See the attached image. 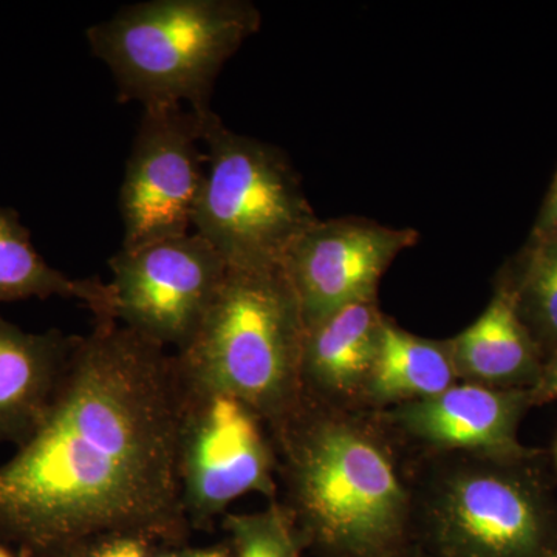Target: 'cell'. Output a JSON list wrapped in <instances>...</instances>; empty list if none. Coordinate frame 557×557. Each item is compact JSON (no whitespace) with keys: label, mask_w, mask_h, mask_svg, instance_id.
I'll list each match as a JSON object with an SVG mask.
<instances>
[{"label":"cell","mask_w":557,"mask_h":557,"mask_svg":"<svg viewBox=\"0 0 557 557\" xmlns=\"http://www.w3.org/2000/svg\"><path fill=\"white\" fill-rule=\"evenodd\" d=\"M186 387L174 354L120 322L75 336L42 423L0 467V537L79 557L115 536L182 541Z\"/></svg>","instance_id":"1"},{"label":"cell","mask_w":557,"mask_h":557,"mask_svg":"<svg viewBox=\"0 0 557 557\" xmlns=\"http://www.w3.org/2000/svg\"><path fill=\"white\" fill-rule=\"evenodd\" d=\"M75 336L27 333L0 317V442L30 438L49 412Z\"/></svg>","instance_id":"13"},{"label":"cell","mask_w":557,"mask_h":557,"mask_svg":"<svg viewBox=\"0 0 557 557\" xmlns=\"http://www.w3.org/2000/svg\"><path fill=\"white\" fill-rule=\"evenodd\" d=\"M523 324L544 359L557 351V239L528 240L500 271Z\"/></svg>","instance_id":"17"},{"label":"cell","mask_w":557,"mask_h":557,"mask_svg":"<svg viewBox=\"0 0 557 557\" xmlns=\"http://www.w3.org/2000/svg\"><path fill=\"white\" fill-rule=\"evenodd\" d=\"M306 324L284 267H230L175 364L188 391L239 399L270 428L302 401Z\"/></svg>","instance_id":"3"},{"label":"cell","mask_w":557,"mask_h":557,"mask_svg":"<svg viewBox=\"0 0 557 557\" xmlns=\"http://www.w3.org/2000/svg\"><path fill=\"white\" fill-rule=\"evenodd\" d=\"M152 557H231V549L226 547H211L193 549V552L168 553Z\"/></svg>","instance_id":"22"},{"label":"cell","mask_w":557,"mask_h":557,"mask_svg":"<svg viewBox=\"0 0 557 557\" xmlns=\"http://www.w3.org/2000/svg\"><path fill=\"white\" fill-rule=\"evenodd\" d=\"M205 150L194 233L228 267L282 265L292 245L319 220L287 153L231 131L214 112L205 126Z\"/></svg>","instance_id":"5"},{"label":"cell","mask_w":557,"mask_h":557,"mask_svg":"<svg viewBox=\"0 0 557 557\" xmlns=\"http://www.w3.org/2000/svg\"><path fill=\"white\" fill-rule=\"evenodd\" d=\"M531 408L528 388L457 383L434 397L395 406L383 417L432 450L519 460L539 454L519 442L520 421Z\"/></svg>","instance_id":"11"},{"label":"cell","mask_w":557,"mask_h":557,"mask_svg":"<svg viewBox=\"0 0 557 557\" xmlns=\"http://www.w3.org/2000/svg\"><path fill=\"white\" fill-rule=\"evenodd\" d=\"M113 319L159 346L182 350L218 296L228 263L197 233L120 249L109 260Z\"/></svg>","instance_id":"8"},{"label":"cell","mask_w":557,"mask_h":557,"mask_svg":"<svg viewBox=\"0 0 557 557\" xmlns=\"http://www.w3.org/2000/svg\"><path fill=\"white\" fill-rule=\"evenodd\" d=\"M418 239L416 230L369 219H319L282 262L306 329L343 307L376 299L381 277Z\"/></svg>","instance_id":"10"},{"label":"cell","mask_w":557,"mask_h":557,"mask_svg":"<svg viewBox=\"0 0 557 557\" xmlns=\"http://www.w3.org/2000/svg\"><path fill=\"white\" fill-rule=\"evenodd\" d=\"M530 239L533 240H556L557 239V172L553 180L552 188L548 190L547 199L541 209V214Z\"/></svg>","instance_id":"21"},{"label":"cell","mask_w":557,"mask_h":557,"mask_svg":"<svg viewBox=\"0 0 557 557\" xmlns=\"http://www.w3.org/2000/svg\"><path fill=\"white\" fill-rule=\"evenodd\" d=\"M236 557H300L304 545L285 505L226 516L223 522Z\"/></svg>","instance_id":"18"},{"label":"cell","mask_w":557,"mask_h":557,"mask_svg":"<svg viewBox=\"0 0 557 557\" xmlns=\"http://www.w3.org/2000/svg\"><path fill=\"white\" fill-rule=\"evenodd\" d=\"M449 344L460 383L530 391L545 361L511 292L498 278L485 311Z\"/></svg>","instance_id":"14"},{"label":"cell","mask_w":557,"mask_h":557,"mask_svg":"<svg viewBox=\"0 0 557 557\" xmlns=\"http://www.w3.org/2000/svg\"><path fill=\"white\" fill-rule=\"evenodd\" d=\"M79 557H152L150 542L137 536H115L91 545Z\"/></svg>","instance_id":"19"},{"label":"cell","mask_w":557,"mask_h":557,"mask_svg":"<svg viewBox=\"0 0 557 557\" xmlns=\"http://www.w3.org/2000/svg\"><path fill=\"white\" fill-rule=\"evenodd\" d=\"M0 557H14V556L11 555L9 549H7L5 547H2V545H0Z\"/></svg>","instance_id":"24"},{"label":"cell","mask_w":557,"mask_h":557,"mask_svg":"<svg viewBox=\"0 0 557 557\" xmlns=\"http://www.w3.org/2000/svg\"><path fill=\"white\" fill-rule=\"evenodd\" d=\"M239 399L186 388L180 432V485L189 525L205 528L247 494L276 496V453Z\"/></svg>","instance_id":"9"},{"label":"cell","mask_w":557,"mask_h":557,"mask_svg":"<svg viewBox=\"0 0 557 557\" xmlns=\"http://www.w3.org/2000/svg\"><path fill=\"white\" fill-rule=\"evenodd\" d=\"M408 557H435L432 555V553H429L428 549H424L421 547V545H418L417 542L413 544L412 549H410Z\"/></svg>","instance_id":"23"},{"label":"cell","mask_w":557,"mask_h":557,"mask_svg":"<svg viewBox=\"0 0 557 557\" xmlns=\"http://www.w3.org/2000/svg\"><path fill=\"white\" fill-rule=\"evenodd\" d=\"M531 405L542 406L557 399V351L549 355L542 366L541 376L530 388Z\"/></svg>","instance_id":"20"},{"label":"cell","mask_w":557,"mask_h":557,"mask_svg":"<svg viewBox=\"0 0 557 557\" xmlns=\"http://www.w3.org/2000/svg\"><path fill=\"white\" fill-rule=\"evenodd\" d=\"M548 557H557V552L552 553V555H549Z\"/></svg>","instance_id":"25"},{"label":"cell","mask_w":557,"mask_h":557,"mask_svg":"<svg viewBox=\"0 0 557 557\" xmlns=\"http://www.w3.org/2000/svg\"><path fill=\"white\" fill-rule=\"evenodd\" d=\"M386 319L379 300L369 299L307 327L300 362L302 398L343 409L364 405Z\"/></svg>","instance_id":"12"},{"label":"cell","mask_w":557,"mask_h":557,"mask_svg":"<svg viewBox=\"0 0 557 557\" xmlns=\"http://www.w3.org/2000/svg\"><path fill=\"white\" fill-rule=\"evenodd\" d=\"M260 24L248 0H148L91 25L86 39L120 102L207 113L220 72Z\"/></svg>","instance_id":"4"},{"label":"cell","mask_w":557,"mask_h":557,"mask_svg":"<svg viewBox=\"0 0 557 557\" xmlns=\"http://www.w3.org/2000/svg\"><path fill=\"white\" fill-rule=\"evenodd\" d=\"M348 410L302 398L270 428L285 508L317 557H408L417 536L412 493L384 435Z\"/></svg>","instance_id":"2"},{"label":"cell","mask_w":557,"mask_h":557,"mask_svg":"<svg viewBox=\"0 0 557 557\" xmlns=\"http://www.w3.org/2000/svg\"><path fill=\"white\" fill-rule=\"evenodd\" d=\"M556 463H557V449H556Z\"/></svg>","instance_id":"26"},{"label":"cell","mask_w":557,"mask_h":557,"mask_svg":"<svg viewBox=\"0 0 557 557\" xmlns=\"http://www.w3.org/2000/svg\"><path fill=\"white\" fill-rule=\"evenodd\" d=\"M457 383L460 379L449 339L420 338L386 319L364 406L395 408L434 397Z\"/></svg>","instance_id":"15"},{"label":"cell","mask_w":557,"mask_h":557,"mask_svg":"<svg viewBox=\"0 0 557 557\" xmlns=\"http://www.w3.org/2000/svg\"><path fill=\"white\" fill-rule=\"evenodd\" d=\"M429 487L416 542L435 557H548L557 502L537 467L469 456Z\"/></svg>","instance_id":"6"},{"label":"cell","mask_w":557,"mask_h":557,"mask_svg":"<svg viewBox=\"0 0 557 557\" xmlns=\"http://www.w3.org/2000/svg\"><path fill=\"white\" fill-rule=\"evenodd\" d=\"M182 106L143 109L120 189L123 247L138 249L193 230L205 174L209 113Z\"/></svg>","instance_id":"7"},{"label":"cell","mask_w":557,"mask_h":557,"mask_svg":"<svg viewBox=\"0 0 557 557\" xmlns=\"http://www.w3.org/2000/svg\"><path fill=\"white\" fill-rule=\"evenodd\" d=\"M75 299L95 321L113 319L112 289L97 278H73L50 267L9 208L0 207V304L22 299Z\"/></svg>","instance_id":"16"}]
</instances>
